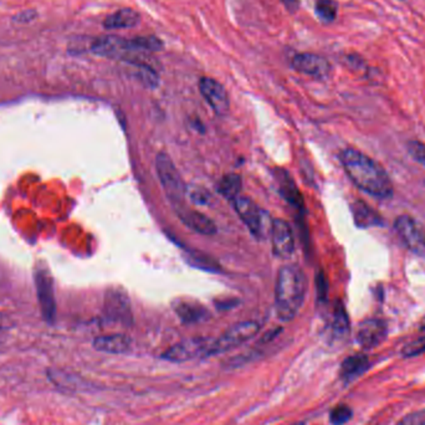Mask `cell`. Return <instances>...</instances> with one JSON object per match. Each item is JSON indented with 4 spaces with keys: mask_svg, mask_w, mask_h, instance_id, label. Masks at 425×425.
<instances>
[{
    "mask_svg": "<svg viewBox=\"0 0 425 425\" xmlns=\"http://www.w3.org/2000/svg\"><path fill=\"white\" fill-rule=\"evenodd\" d=\"M341 163L355 186L374 198L389 199L393 195V184L385 168L368 156L353 148L341 154Z\"/></svg>",
    "mask_w": 425,
    "mask_h": 425,
    "instance_id": "6da1fadb",
    "label": "cell"
},
{
    "mask_svg": "<svg viewBox=\"0 0 425 425\" xmlns=\"http://www.w3.org/2000/svg\"><path fill=\"white\" fill-rule=\"evenodd\" d=\"M307 278L304 270L295 264L280 267L275 286V311L278 320L289 322L296 318L305 302Z\"/></svg>",
    "mask_w": 425,
    "mask_h": 425,
    "instance_id": "7a4b0ae2",
    "label": "cell"
},
{
    "mask_svg": "<svg viewBox=\"0 0 425 425\" xmlns=\"http://www.w3.org/2000/svg\"><path fill=\"white\" fill-rule=\"evenodd\" d=\"M156 170L162 187L165 189V195L170 199L173 208L184 204L187 189L183 183L179 170H177L176 165L168 154L162 152L157 156Z\"/></svg>",
    "mask_w": 425,
    "mask_h": 425,
    "instance_id": "3957f363",
    "label": "cell"
},
{
    "mask_svg": "<svg viewBox=\"0 0 425 425\" xmlns=\"http://www.w3.org/2000/svg\"><path fill=\"white\" fill-rule=\"evenodd\" d=\"M259 329H260V325L255 321H245V322L234 325L232 327L227 329L218 340L210 342L207 356H216V355L230 351L232 348L241 346L243 343L258 335Z\"/></svg>",
    "mask_w": 425,
    "mask_h": 425,
    "instance_id": "277c9868",
    "label": "cell"
},
{
    "mask_svg": "<svg viewBox=\"0 0 425 425\" xmlns=\"http://www.w3.org/2000/svg\"><path fill=\"white\" fill-rule=\"evenodd\" d=\"M34 280L41 315L46 322L52 325L57 318V301L54 294V280L50 270L38 264L35 269Z\"/></svg>",
    "mask_w": 425,
    "mask_h": 425,
    "instance_id": "5b68a950",
    "label": "cell"
},
{
    "mask_svg": "<svg viewBox=\"0 0 425 425\" xmlns=\"http://www.w3.org/2000/svg\"><path fill=\"white\" fill-rule=\"evenodd\" d=\"M91 52L97 57L114 59V60H125L127 63L132 61L131 55L135 50L131 45V40L122 39L119 36L106 35L97 38L92 41L90 47Z\"/></svg>",
    "mask_w": 425,
    "mask_h": 425,
    "instance_id": "8992f818",
    "label": "cell"
},
{
    "mask_svg": "<svg viewBox=\"0 0 425 425\" xmlns=\"http://www.w3.org/2000/svg\"><path fill=\"white\" fill-rule=\"evenodd\" d=\"M399 238L414 254L425 256V229L412 216H398L394 223Z\"/></svg>",
    "mask_w": 425,
    "mask_h": 425,
    "instance_id": "52a82bcc",
    "label": "cell"
},
{
    "mask_svg": "<svg viewBox=\"0 0 425 425\" xmlns=\"http://www.w3.org/2000/svg\"><path fill=\"white\" fill-rule=\"evenodd\" d=\"M232 203L240 219L244 221L246 227L249 228L251 234L255 235L256 238H264L267 214L262 213V210L248 197L239 195Z\"/></svg>",
    "mask_w": 425,
    "mask_h": 425,
    "instance_id": "ba28073f",
    "label": "cell"
},
{
    "mask_svg": "<svg viewBox=\"0 0 425 425\" xmlns=\"http://www.w3.org/2000/svg\"><path fill=\"white\" fill-rule=\"evenodd\" d=\"M210 342L205 338H191L181 341L174 346L170 347L162 355V358L170 362H187L197 357L207 356Z\"/></svg>",
    "mask_w": 425,
    "mask_h": 425,
    "instance_id": "9c48e42d",
    "label": "cell"
},
{
    "mask_svg": "<svg viewBox=\"0 0 425 425\" xmlns=\"http://www.w3.org/2000/svg\"><path fill=\"white\" fill-rule=\"evenodd\" d=\"M272 251L280 259H290L295 253V239L289 224L283 219L272 221L270 228Z\"/></svg>",
    "mask_w": 425,
    "mask_h": 425,
    "instance_id": "30bf717a",
    "label": "cell"
},
{
    "mask_svg": "<svg viewBox=\"0 0 425 425\" xmlns=\"http://www.w3.org/2000/svg\"><path fill=\"white\" fill-rule=\"evenodd\" d=\"M199 90L205 101L218 116H225L230 108V101L224 86L216 80L203 77L199 81Z\"/></svg>",
    "mask_w": 425,
    "mask_h": 425,
    "instance_id": "8fae6325",
    "label": "cell"
},
{
    "mask_svg": "<svg viewBox=\"0 0 425 425\" xmlns=\"http://www.w3.org/2000/svg\"><path fill=\"white\" fill-rule=\"evenodd\" d=\"M105 311L107 318L114 322L130 326L133 321L130 299L126 295L125 291L116 289L108 291L105 300Z\"/></svg>",
    "mask_w": 425,
    "mask_h": 425,
    "instance_id": "7c38bea8",
    "label": "cell"
},
{
    "mask_svg": "<svg viewBox=\"0 0 425 425\" xmlns=\"http://www.w3.org/2000/svg\"><path fill=\"white\" fill-rule=\"evenodd\" d=\"M291 66L300 74L311 76L313 79H326L331 74V65L325 57L304 52L292 57Z\"/></svg>",
    "mask_w": 425,
    "mask_h": 425,
    "instance_id": "4fadbf2b",
    "label": "cell"
},
{
    "mask_svg": "<svg viewBox=\"0 0 425 425\" xmlns=\"http://www.w3.org/2000/svg\"><path fill=\"white\" fill-rule=\"evenodd\" d=\"M177 216H179L181 223L193 232L203 235H214L216 234V225L209 216H205L198 210L189 208L186 203L174 208Z\"/></svg>",
    "mask_w": 425,
    "mask_h": 425,
    "instance_id": "5bb4252c",
    "label": "cell"
},
{
    "mask_svg": "<svg viewBox=\"0 0 425 425\" xmlns=\"http://www.w3.org/2000/svg\"><path fill=\"white\" fill-rule=\"evenodd\" d=\"M387 337V325L382 320L371 318L361 323L357 332V342L367 350L380 346Z\"/></svg>",
    "mask_w": 425,
    "mask_h": 425,
    "instance_id": "9a60e30c",
    "label": "cell"
},
{
    "mask_svg": "<svg viewBox=\"0 0 425 425\" xmlns=\"http://www.w3.org/2000/svg\"><path fill=\"white\" fill-rule=\"evenodd\" d=\"M172 307L183 323L202 322L209 316L208 310L203 305L198 304L197 301L181 299V300L174 301L172 304Z\"/></svg>",
    "mask_w": 425,
    "mask_h": 425,
    "instance_id": "2e32d148",
    "label": "cell"
},
{
    "mask_svg": "<svg viewBox=\"0 0 425 425\" xmlns=\"http://www.w3.org/2000/svg\"><path fill=\"white\" fill-rule=\"evenodd\" d=\"M130 337L122 334H114V335L100 336L94 340V348L98 352L110 353V355H124L130 351Z\"/></svg>",
    "mask_w": 425,
    "mask_h": 425,
    "instance_id": "e0dca14e",
    "label": "cell"
},
{
    "mask_svg": "<svg viewBox=\"0 0 425 425\" xmlns=\"http://www.w3.org/2000/svg\"><path fill=\"white\" fill-rule=\"evenodd\" d=\"M276 181H278L280 192L283 198L289 202L296 209L304 208V198L300 194L299 188L295 184L294 179L290 177L286 170H280L276 172Z\"/></svg>",
    "mask_w": 425,
    "mask_h": 425,
    "instance_id": "ac0fdd59",
    "label": "cell"
},
{
    "mask_svg": "<svg viewBox=\"0 0 425 425\" xmlns=\"http://www.w3.org/2000/svg\"><path fill=\"white\" fill-rule=\"evenodd\" d=\"M369 366V359L366 355H355L346 358L341 364L340 375L345 382L357 378L366 372Z\"/></svg>",
    "mask_w": 425,
    "mask_h": 425,
    "instance_id": "d6986e66",
    "label": "cell"
},
{
    "mask_svg": "<svg viewBox=\"0 0 425 425\" xmlns=\"http://www.w3.org/2000/svg\"><path fill=\"white\" fill-rule=\"evenodd\" d=\"M140 20H141V17L136 10L126 8V9H121L119 12L108 15L103 22V27L106 29L133 28L140 23Z\"/></svg>",
    "mask_w": 425,
    "mask_h": 425,
    "instance_id": "ffe728a7",
    "label": "cell"
},
{
    "mask_svg": "<svg viewBox=\"0 0 425 425\" xmlns=\"http://www.w3.org/2000/svg\"><path fill=\"white\" fill-rule=\"evenodd\" d=\"M352 213H353L356 225H358V227H375V225L382 224V218L371 207L364 204L361 200L353 203Z\"/></svg>",
    "mask_w": 425,
    "mask_h": 425,
    "instance_id": "44dd1931",
    "label": "cell"
},
{
    "mask_svg": "<svg viewBox=\"0 0 425 425\" xmlns=\"http://www.w3.org/2000/svg\"><path fill=\"white\" fill-rule=\"evenodd\" d=\"M331 327H332V334L336 338H345L350 334V320H348L346 308L341 301L336 302Z\"/></svg>",
    "mask_w": 425,
    "mask_h": 425,
    "instance_id": "7402d4cb",
    "label": "cell"
},
{
    "mask_svg": "<svg viewBox=\"0 0 425 425\" xmlns=\"http://www.w3.org/2000/svg\"><path fill=\"white\" fill-rule=\"evenodd\" d=\"M241 178L238 174L230 173L224 177L218 184V192L228 200H235L240 195L241 191Z\"/></svg>",
    "mask_w": 425,
    "mask_h": 425,
    "instance_id": "603a6c76",
    "label": "cell"
},
{
    "mask_svg": "<svg viewBox=\"0 0 425 425\" xmlns=\"http://www.w3.org/2000/svg\"><path fill=\"white\" fill-rule=\"evenodd\" d=\"M131 45L135 52H161L163 43L157 36H137L131 40Z\"/></svg>",
    "mask_w": 425,
    "mask_h": 425,
    "instance_id": "cb8c5ba5",
    "label": "cell"
},
{
    "mask_svg": "<svg viewBox=\"0 0 425 425\" xmlns=\"http://www.w3.org/2000/svg\"><path fill=\"white\" fill-rule=\"evenodd\" d=\"M338 6L335 0H318L316 14L325 23H331L337 17Z\"/></svg>",
    "mask_w": 425,
    "mask_h": 425,
    "instance_id": "d4e9b609",
    "label": "cell"
},
{
    "mask_svg": "<svg viewBox=\"0 0 425 425\" xmlns=\"http://www.w3.org/2000/svg\"><path fill=\"white\" fill-rule=\"evenodd\" d=\"M352 418V410L347 405H337L329 413V422L334 425H345Z\"/></svg>",
    "mask_w": 425,
    "mask_h": 425,
    "instance_id": "484cf974",
    "label": "cell"
},
{
    "mask_svg": "<svg viewBox=\"0 0 425 425\" xmlns=\"http://www.w3.org/2000/svg\"><path fill=\"white\" fill-rule=\"evenodd\" d=\"M187 195L193 202L194 204L207 205L209 203L210 194L204 188H189L187 191Z\"/></svg>",
    "mask_w": 425,
    "mask_h": 425,
    "instance_id": "4316f807",
    "label": "cell"
},
{
    "mask_svg": "<svg viewBox=\"0 0 425 425\" xmlns=\"http://www.w3.org/2000/svg\"><path fill=\"white\" fill-rule=\"evenodd\" d=\"M408 152L414 161L425 167V144L419 141H410L408 143Z\"/></svg>",
    "mask_w": 425,
    "mask_h": 425,
    "instance_id": "83f0119b",
    "label": "cell"
},
{
    "mask_svg": "<svg viewBox=\"0 0 425 425\" xmlns=\"http://www.w3.org/2000/svg\"><path fill=\"white\" fill-rule=\"evenodd\" d=\"M425 352V337L412 341L408 345H405L403 348V356L404 357H414Z\"/></svg>",
    "mask_w": 425,
    "mask_h": 425,
    "instance_id": "f1b7e54d",
    "label": "cell"
},
{
    "mask_svg": "<svg viewBox=\"0 0 425 425\" xmlns=\"http://www.w3.org/2000/svg\"><path fill=\"white\" fill-rule=\"evenodd\" d=\"M398 425H425V410L409 414Z\"/></svg>",
    "mask_w": 425,
    "mask_h": 425,
    "instance_id": "f546056e",
    "label": "cell"
},
{
    "mask_svg": "<svg viewBox=\"0 0 425 425\" xmlns=\"http://www.w3.org/2000/svg\"><path fill=\"white\" fill-rule=\"evenodd\" d=\"M36 17H38V12L33 10V9H29V10H24V12L17 14L15 17H13V22L19 24H28L30 22H34Z\"/></svg>",
    "mask_w": 425,
    "mask_h": 425,
    "instance_id": "4dcf8cb0",
    "label": "cell"
},
{
    "mask_svg": "<svg viewBox=\"0 0 425 425\" xmlns=\"http://www.w3.org/2000/svg\"><path fill=\"white\" fill-rule=\"evenodd\" d=\"M316 285H318V299L322 301L326 300V297H327V281H326V278L321 271L318 272Z\"/></svg>",
    "mask_w": 425,
    "mask_h": 425,
    "instance_id": "1f68e13d",
    "label": "cell"
},
{
    "mask_svg": "<svg viewBox=\"0 0 425 425\" xmlns=\"http://www.w3.org/2000/svg\"><path fill=\"white\" fill-rule=\"evenodd\" d=\"M281 1L291 13H295L299 9V0H281Z\"/></svg>",
    "mask_w": 425,
    "mask_h": 425,
    "instance_id": "d6a6232c",
    "label": "cell"
},
{
    "mask_svg": "<svg viewBox=\"0 0 425 425\" xmlns=\"http://www.w3.org/2000/svg\"><path fill=\"white\" fill-rule=\"evenodd\" d=\"M10 327V320L0 312V329H9Z\"/></svg>",
    "mask_w": 425,
    "mask_h": 425,
    "instance_id": "836d02e7",
    "label": "cell"
},
{
    "mask_svg": "<svg viewBox=\"0 0 425 425\" xmlns=\"http://www.w3.org/2000/svg\"><path fill=\"white\" fill-rule=\"evenodd\" d=\"M292 425H305V424H304V423H296V424H292Z\"/></svg>",
    "mask_w": 425,
    "mask_h": 425,
    "instance_id": "e575fe53",
    "label": "cell"
},
{
    "mask_svg": "<svg viewBox=\"0 0 425 425\" xmlns=\"http://www.w3.org/2000/svg\"><path fill=\"white\" fill-rule=\"evenodd\" d=\"M423 329H425V325H424V327H423Z\"/></svg>",
    "mask_w": 425,
    "mask_h": 425,
    "instance_id": "d590c367",
    "label": "cell"
}]
</instances>
